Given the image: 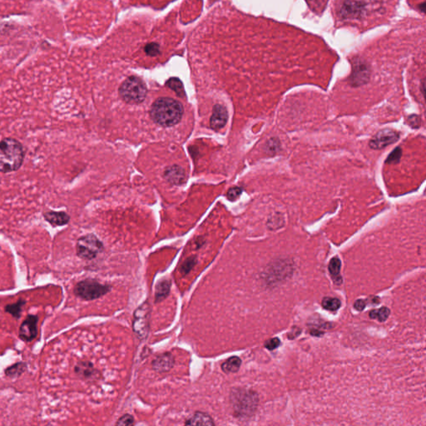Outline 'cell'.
Listing matches in <instances>:
<instances>
[{
    "instance_id": "cell-1",
    "label": "cell",
    "mask_w": 426,
    "mask_h": 426,
    "mask_svg": "<svg viewBox=\"0 0 426 426\" xmlns=\"http://www.w3.org/2000/svg\"><path fill=\"white\" fill-rule=\"evenodd\" d=\"M184 108L180 102L169 98H161L152 106L151 116L162 126H174L181 120Z\"/></svg>"
},
{
    "instance_id": "cell-2",
    "label": "cell",
    "mask_w": 426,
    "mask_h": 426,
    "mask_svg": "<svg viewBox=\"0 0 426 426\" xmlns=\"http://www.w3.org/2000/svg\"><path fill=\"white\" fill-rule=\"evenodd\" d=\"M24 150L14 138H7L0 141V172L4 174L17 171L22 166Z\"/></svg>"
},
{
    "instance_id": "cell-3",
    "label": "cell",
    "mask_w": 426,
    "mask_h": 426,
    "mask_svg": "<svg viewBox=\"0 0 426 426\" xmlns=\"http://www.w3.org/2000/svg\"><path fill=\"white\" fill-rule=\"evenodd\" d=\"M146 85L139 78L130 77L124 81L119 88L122 98L128 104H140L146 96Z\"/></svg>"
},
{
    "instance_id": "cell-4",
    "label": "cell",
    "mask_w": 426,
    "mask_h": 426,
    "mask_svg": "<svg viewBox=\"0 0 426 426\" xmlns=\"http://www.w3.org/2000/svg\"><path fill=\"white\" fill-rule=\"evenodd\" d=\"M232 402L236 413L239 416H250L258 406V396L255 393L238 390L232 394Z\"/></svg>"
},
{
    "instance_id": "cell-5",
    "label": "cell",
    "mask_w": 426,
    "mask_h": 426,
    "mask_svg": "<svg viewBox=\"0 0 426 426\" xmlns=\"http://www.w3.org/2000/svg\"><path fill=\"white\" fill-rule=\"evenodd\" d=\"M110 290L109 286L102 285L94 280H84L78 283L74 288L75 295L84 300H95Z\"/></svg>"
},
{
    "instance_id": "cell-6",
    "label": "cell",
    "mask_w": 426,
    "mask_h": 426,
    "mask_svg": "<svg viewBox=\"0 0 426 426\" xmlns=\"http://www.w3.org/2000/svg\"><path fill=\"white\" fill-rule=\"evenodd\" d=\"M150 316L151 308L148 302L144 303L134 312L132 329L140 340H145L148 336Z\"/></svg>"
},
{
    "instance_id": "cell-7",
    "label": "cell",
    "mask_w": 426,
    "mask_h": 426,
    "mask_svg": "<svg viewBox=\"0 0 426 426\" xmlns=\"http://www.w3.org/2000/svg\"><path fill=\"white\" fill-rule=\"evenodd\" d=\"M102 244L95 236L87 235L80 238L77 242V254L84 260H92L102 252Z\"/></svg>"
},
{
    "instance_id": "cell-8",
    "label": "cell",
    "mask_w": 426,
    "mask_h": 426,
    "mask_svg": "<svg viewBox=\"0 0 426 426\" xmlns=\"http://www.w3.org/2000/svg\"><path fill=\"white\" fill-rule=\"evenodd\" d=\"M370 68L367 62L360 58H354L352 62V72L350 81L352 86L359 87L369 82Z\"/></svg>"
},
{
    "instance_id": "cell-9",
    "label": "cell",
    "mask_w": 426,
    "mask_h": 426,
    "mask_svg": "<svg viewBox=\"0 0 426 426\" xmlns=\"http://www.w3.org/2000/svg\"><path fill=\"white\" fill-rule=\"evenodd\" d=\"M400 138V134L397 132L390 129H384L378 132L372 140L370 141V148L374 150L384 148L390 144H394Z\"/></svg>"
},
{
    "instance_id": "cell-10",
    "label": "cell",
    "mask_w": 426,
    "mask_h": 426,
    "mask_svg": "<svg viewBox=\"0 0 426 426\" xmlns=\"http://www.w3.org/2000/svg\"><path fill=\"white\" fill-rule=\"evenodd\" d=\"M38 322L37 316H28L27 318L22 322L20 328V337L24 342H30L37 337Z\"/></svg>"
},
{
    "instance_id": "cell-11",
    "label": "cell",
    "mask_w": 426,
    "mask_h": 426,
    "mask_svg": "<svg viewBox=\"0 0 426 426\" xmlns=\"http://www.w3.org/2000/svg\"><path fill=\"white\" fill-rule=\"evenodd\" d=\"M364 4L362 0H346L342 6V15L346 18L359 17L364 10Z\"/></svg>"
},
{
    "instance_id": "cell-12",
    "label": "cell",
    "mask_w": 426,
    "mask_h": 426,
    "mask_svg": "<svg viewBox=\"0 0 426 426\" xmlns=\"http://www.w3.org/2000/svg\"><path fill=\"white\" fill-rule=\"evenodd\" d=\"M228 119V114L226 109L222 105L216 104L213 108L212 115L210 124L212 128L218 130L225 126Z\"/></svg>"
},
{
    "instance_id": "cell-13",
    "label": "cell",
    "mask_w": 426,
    "mask_h": 426,
    "mask_svg": "<svg viewBox=\"0 0 426 426\" xmlns=\"http://www.w3.org/2000/svg\"><path fill=\"white\" fill-rule=\"evenodd\" d=\"M174 358L170 353H164L156 357L152 362V369L155 372L162 373L168 372L174 367Z\"/></svg>"
},
{
    "instance_id": "cell-14",
    "label": "cell",
    "mask_w": 426,
    "mask_h": 426,
    "mask_svg": "<svg viewBox=\"0 0 426 426\" xmlns=\"http://www.w3.org/2000/svg\"><path fill=\"white\" fill-rule=\"evenodd\" d=\"M185 424L186 426H210L215 424L212 417L206 413L196 412L195 414L186 420Z\"/></svg>"
},
{
    "instance_id": "cell-15",
    "label": "cell",
    "mask_w": 426,
    "mask_h": 426,
    "mask_svg": "<svg viewBox=\"0 0 426 426\" xmlns=\"http://www.w3.org/2000/svg\"><path fill=\"white\" fill-rule=\"evenodd\" d=\"M75 372L78 376L84 379H90L96 374L94 367L92 363L88 362H80L75 367Z\"/></svg>"
},
{
    "instance_id": "cell-16",
    "label": "cell",
    "mask_w": 426,
    "mask_h": 426,
    "mask_svg": "<svg viewBox=\"0 0 426 426\" xmlns=\"http://www.w3.org/2000/svg\"><path fill=\"white\" fill-rule=\"evenodd\" d=\"M44 218L48 222L54 226H64L70 222V216L65 212H50L45 213Z\"/></svg>"
},
{
    "instance_id": "cell-17",
    "label": "cell",
    "mask_w": 426,
    "mask_h": 426,
    "mask_svg": "<svg viewBox=\"0 0 426 426\" xmlns=\"http://www.w3.org/2000/svg\"><path fill=\"white\" fill-rule=\"evenodd\" d=\"M340 266H342V262L338 258H332L330 262V274L332 276L333 282L336 285H340L342 282V278L340 276Z\"/></svg>"
},
{
    "instance_id": "cell-18",
    "label": "cell",
    "mask_w": 426,
    "mask_h": 426,
    "mask_svg": "<svg viewBox=\"0 0 426 426\" xmlns=\"http://www.w3.org/2000/svg\"><path fill=\"white\" fill-rule=\"evenodd\" d=\"M240 364H242V360L239 357H230L222 364V370L226 374L236 373L240 369Z\"/></svg>"
},
{
    "instance_id": "cell-19",
    "label": "cell",
    "mask_w": 426,
    "mask_h": 426,
    "mask_svg": "<svg viewBox=\"0 0 426 426\" xmlns=\"http://www.w3.org/2000/svg\"><path fill=\"white\" fill-rule=\"evenodd\" d=\"M166 178L169 182L179 184L184 179V172L178 166H174L166 172Z\"/></svg>"
},
{
    "instance_id": "cell-20",
    "label": "cell",
    "mask_w": 426,
    "mask_h": 426,
    "mask_svg": "<svg viewBox=\"0 0 426 426\" xmlns=\"http://www.w3.org/2000/svg\"><path fill=\"white\" fill-rule=\"evenodd\" d=\"M171 283L168 280H162L156 288V302H161L168 296Z\"/></svg>"
},
{
    "instance_id": "cell-21",
    "label": "cell",
    "mask_w": 426,
    "mask_h": 426,
    "mask_svg": "<svg viewBox=\"0 0 426 426\" xmlns=\"http://www.w3.org/2000/svg\"><path fill=\"white\" fill-rule=\"evenodd\" d=\"M390 314V310H389V308H384H384H382L380 309L372 310L370 312V318H372V319H376L379 322H386L388 319Z\"/></svg>"
},
{
    "instance_id": "cell-22",
    "label": "cell",
    "mask_w": 426,
    "mask_h": 426,
    "mask_svg": "<svg viewBox=\"0 0 426 426\" xmlns=\"http://www.w3.org/2000/svg\"><path fill=\"white\" fill-rule=\"evenodd\" d=\"M25 369H26V366L21 362V363H17L12 366L8 367L5 370V374L10 378H15V377L20 376V374L24 372Z\"/></svg>"
},
{
    "instance_id": "cell-23",
    "label": "cell",
    "mask_w": 426,
    "mask_h": 426,
    "mask_svg": "<svg viewBox=\"0 0 426 426\" xmlns=\"http://www.w3.org/2000/svg\"><path fill=\"white\" fill-rule=\"evenodd\" d=\"M322 304L324 309L330 312H336L340 308V300L337 298H324Z\"/></svg>"
},
{
    "instance_id": "cell-24",
    "label": "cell",
    "mask_w": 426,
    "mask_h": 426,
    "mask_svg": "<svg viewBox=\"0 0 426 426\" xmlns=\"http://www.w3.org/2000/svg\"><path fill=\"white\" fill-rule=\"evenodd\" d=\"M25 304V300H20L15 304H11V305L6 306L5 308V312L10 313L12 316L15 318H20L22 312V308Z\"/></svg>"
},
{
    "instance_id": "cell-25",
    "label": "cell",
    "mask_w": 426,
    "mask_h": 426,
    "mask_svg": "<svg viewBox=\"0 0 426 426\" xmlns=\"http://www.w3.org/2000/svg\"><path fill=\"white\" fill-rule=\"evenodd\" d=\"M166 86L170 88L171 90H174V92H176V94L180 96V97H182V96H184V86H182V84L181 81H180L178 78H172L171 80H169L168 81L166 82Z\"/></svg>"
},
{
    "instance_id": "cell-26",
    "label": "cell",
    "mask_w": 426,
    "mask_h": 426,
    "mask_svg": "<svg viewBox=\"0 0 426 426\" xmlns=\"http://www.w3.org/2000/svg\"><path fill=\"white\" fill-rule=\"evenodd\" d=\"M134 424V418L131 414H124V416L119 418L116 424L118 426H132Z\"/></svg>"
},
{
    "instance_id": "cell-27",
    "label": "cell",
    "mask_w": 426,
    "mask_h": 426,
    "mask_svg": "<svg viewBox=\"0 0 426 426\" xmlns=\"http://www.w3.org/2000/svg\"><path fill=\"white\" fill-rule=\"evenodd\" d=\"M402 154V149L400 148H397L394 152H392V154H390L389 158H388L386 162H387V164H397L400 161V159Z\"/></svg>"
},
{
    "instance_id": "cell-28",
    "label": "cell",
    "mask_w": 426,
    "mask_h": 426,
    "mask_svg": "<svg viewBox=\"0 0 426 426\" xmlns=\"http://www.w3.org/2000/svg\"><path fill=\"white\" fill-rule=\"evenodd\" d=\"M242 192V190L238 186H235L230 188L228 192V198L230 201H234L236 199L238 198L240 196V194Z\"/></svg>"
},
{
    "instance_id": "cell-29",
    "label": "cell",
    "mask_w": 426,
    "mask_h": 426,
    "mask_svg": "<svg viewBox=\"0 0 426 426\" xmlns=\"http://www.w3.org/2000/svg\"><path fill=\"white\" fill-rule=\"evenodd\" d=\"M280 344V340L278 338H273V339L268 340L265 342V347L266 349L272 350L278 348Z\"/></svg>"
},
{
    "instance_id": "cell-30",
    "label": "cell",
    "mask_w": 426,
    "mask_h": 426,
    "mask_svg": "<svg viewBox=\"0 0 426 426\" xmlns=\"http://www.w3.org/2000/svg\"><path fill=\"white\" fill-rule=\"evenodd\" d=\"M145 51L150 56H155V55L159 54V46L154 42V44H150L146 45V48H145Z\"/></svg>"
},
{
    "instance_id": "cell-31",
    "label": "cell",
    "mask_w": 426,
    "mask_h": 426,
    "mask_svg": "<svg viewBox=\"0 0 426 426\" xmlns=\"http://www.w3.org/2000/svg\"><path fill=\"white\" fill-rule=\"evenodd\" d=\"M195 264H196V260H195L194 258H191V259H188V260H186V262L184 263V265H182V272L184 273H185V274H186V273H188L189 272H190V270L192 269V268H194V265H195Z\"/></svg>"
},
{
    "instance_id": "cell-32",
    "label": "cell",
    "mask_w": 426,
    "mask_h": 426,
    "mask_svg": "<svg viewBox=\"0 0 426 426\" xmlns=\"http://www.w3.org/2000/svg\"><path fill=\"white\" fill-rule=\"evenodd\" d=\"M408 122H409L410 125L412 126V128H418L420 126V119L419 118V116H416V115H412V116H410L408 118Z\"/></svg>"
},
{
    "instance_id": "cell-33",
    "label": "cell",
    "mask_w": 426,
    "mask_h": 426,
    "mask_svg": "<svg viewBox=\"0 0 426 426\" xmlns=\"http://www.w3.org/2000/svg\"><path fill=\"white\" fill-rule=\"evenodd\" d=\"M354 308L358 312H362L366 308V302L364 300H357L354 302Z\"/></svg>"
}]
</instances>
